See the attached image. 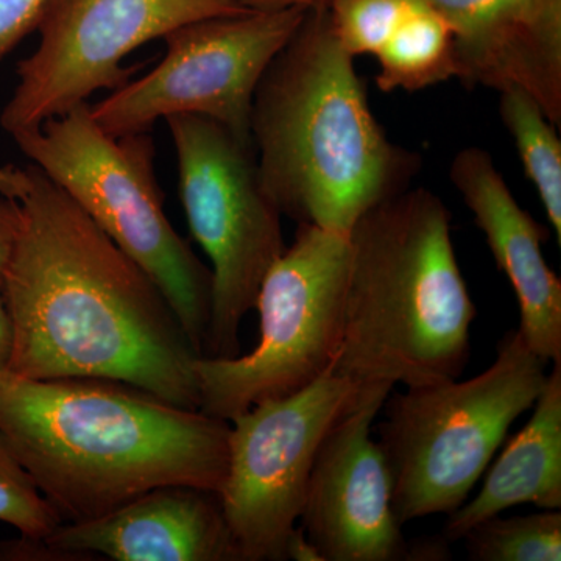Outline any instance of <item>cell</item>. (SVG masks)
<instances>
[{
  "mask_svg": "<svg viewBox=\"0 0 561 561\" xmlns=\"http://www.w3.org/2000/svg\"><path fill=\"white\" fill-rule=\"evenodd\" d=\"M393 387H365L321 442L300 527L323 561H401L409 545L391 507V478L371 426Z\"/></svg>",
  "mask_w": 561,
  "mask_h": 561,
  "instance_id": "7c38bea8",
  "label": "cell"
},
{
  "mask_svg": "<svg viewBox=\"0 0 561 561\" xmlns=\"http://www.w3.org/2000/svg\"><path fill=\"white\" fill-rule=\"evenodd\" d=\"M412 3L413 0H331L328 9L343 49L353 58L375 57Z\"/></svg>",
  "mask_w": 561,
  "mask_h": 561,
  "instance_id": "44dd1931",
  "label": "cell"
},
{
  "mask_svg": "<svg viewBox=\"0 0 561 561\" xmlns=\"http://www.w3.org/2000/svg\"><path fill=\"white\" fill-rule=\"evenodd\" d=\"M286 560L295 561H323L319 549L306 537L301 527H295L289 540L286 542Z\"/></svg>",
  "mask_w": 561,
  "mask_h": 561,
  "instance_id": "d4e9b609",
  "label": "cell"
},
{
  "mask_svg": "<svg viewBox=\"0 0 561 561\" xmlns=\"http://www.w3.org/2000/svg\"><path fill=\"white\" fill-rule=\"evenodd\" d=\"M20 203L2 195L0 197V273L9 261L18 227H20Z\"/></svg>",
  "mask_w": 561,
  "mask_h": 561,
  "instance_id": "603a6c76",
  "label": "cell"
},
{
  "mask_svg": "<svg viewBox=\"0 0 561 561\" xmlns=\"http://www.w3.org/2000/svg\"><path fill=\"white\" fill-rule=\"evenodd\" d=\"M0 523L20 531L22 538L44 541L61 524L31 474L22 467L0 434Z\"/></svg>",
  "mask_w": 561,
  "mask_h": 561,
  "instance_id": "ffe728a7",
  "label": "cell"
},
{
  "mask_svg": "<svg viewBox=\"0 0 561 561\" xmlns=\"http://www.w3.org/2000/svg\"><path fill=\"white\" fill-rule=\"evenodd\" d=\"M500 116L561 245V140L545 111L522 88L500 92Z\"/></svg>",
  "mask_w": 561,
  "mask_h": 561,
  "instance_id": "ac0fdd59",
  "label": "cell"
},
{
  "mask_svg": "<svg viewBox=\"0 0 561 561\" xmlns=\"http://www.w3.org/2000/svg\"><path fill=\"white\" fill-rule=\"evenodd\" d=\"M526 426L513 435L486 472L481 491L449 513L446 541H459L476 524L508 508L534 504L561 508V364H553Z\"/></svg>",
  "mask_w": 561,
  "mask_h": 561,
  "instance_id": "2e32d148",
  "label": "cell"
},
{
  "mask_svg": "<svg viewBox=\"0 0 561 561\" xmlns=\"http://www.w3.org/2000/svg\"><path fill=\"white\" fill-rule=\"evenodd\" d=\"M449 179L512 283L524 341L542 359L561 364V280L542 254L549 231L519 206L489 151L460 150Z\"/></svg>",
  "mask_w": 561,
  "mask_h": 561,
  "instance_id": "9a60e30c",
  "label": "cell"
},
{
  "mask_svg": "<svg viewBox=\"0 0 561 561\" xmlns=\"http://www.w3.org/2000/svg\"><path fill=\"white\" fill-rule=\"evenodd\" d=\"M230 431L131 383L0 375V434L61 523L99 518L154 486L220 494Z\"/></svg>",
  "mask_w": 561,
  "mask_h": 561,
  "instance_id": "7a4b0ae2",
  "label": "cell"
},
{
  "mask_svg": "<svg viewBox=\"0 0 561 561\" xmlns=\"http://www.w3.org/2000/svg\"><path fill=\"white\" fill-rule=\"evenodd\" d=\"M360 393L330 370L306 389L262 401L230 421L220 501L239 561L286 560L321 442Z\"/></svg>",
  "mask_w": 561,
  "mask_h": 561,
  "instance_id": "8fae6325",
  "label": "cell"
},
{
  "mask_svg": "<svg viewBox=\"0 0 561 561\" xmlns=\"http://www.w3.org/2000/svg\"><path fill=\"white\" fill-rule=\"evenodd\" d=\"M11 138L154 280L203 356L213 273L165 214L150 133L110 135L84 103Z\"/></svg>",
  "mask_w": 561,
  "mask_h": 561,
  "instance_id": "5b68a950",
  "label": "cell"
},
{
  "mask_svg": "<svg viewBox=\"0 0 561 561\" xmlns=\"http://www.w3.org/2000/svg\"><path fill=\"white\" fill-rule=\"evenodd\" d=\"M341 348L332 373L365 387L459 379L476 305L438 195L409 187L351 228Z\"/></svg>",
  "mask_w": 561,
  "mask_h": 561,
  "instance_id": "277c9868",
  "label": "cell"
},
{
  "mask_svg": "<svg viewBox=\"0 0 561 561\" xmlns=\"http://www.w3.org/2000/svg\"><path fill=\"white\" fill-rule=\"evenodd\" d=\"M168 122L181 205L210 260L213 301L205 354L239 356V331L256 305L265 275L287 249L283 214L261 183L253 144L209 117Z\"/></svg>",
  "mask_w": 561,
  "mask_h": 561,
  "instance_id": "ba28073f",
  "label": "cell"
},
{
  "mask_svg": "<svg viewBox=\"0 0 561 561\" xmlns=\"http://www.w3.org/2000/svg\"><path fill=\"white\" fill-rule=\"evenodd\" d=\"M11 323L5 300H3L2 273H0V375L9 368L11 354Z\"/></svg>",
  "mask_w": 561,
  "mask_h": 561,
  "instance_id": "484cf974",
  "label": "cell"
},
{
  "mask_svg": "<svg viewBox=\"0 0 561 561\" xmlns=\"http://www.w3.org/2000/svg\"><path fill=\"white\" fill-rule=\"evenodd\" d=\"M243 10L232 0H50L0 127L10 136L33 130L98 91L119 90L139 70L124 66L133 50L187 22Z\"/></svg>",
  "mask_w": 561,
  "mask_h": 561,
  "instance_id": "30bf717a",
  "label": "cell"
},
{
  "mask_svg": "<svg viewBox=\"0 0 561 561\" xmlns=\"http://www.w3.org/2000/svg\"><path fill=\"white\" fill-rule=\"evenodd\" d=\"M66 559L117 561H239L216 491L154 486L99 518L61 523L44 540Z\"/></svg>",
  "mask_w": 561,
  "mask_h": 561,
  "instance_id": "5bb4252c",
  "label": "cell"
},
{
  "mask_svg": "<svg viewBox=\"0 0 561 561\" xmlns=\"http://www.w3.org/2000/svg\"><path fill=\"white\" fill-rule=\"evenodd\" d=\"M474 561H560L561 512L502 518L491 516L463 535Z\"/></svg>",
  "mask_w": 561,
  "mask_h": 561,
  "instance_id": "d6986e66",
  "label": "cell"
},
{
  "mask_svg": "<svg viewBox=\"0 0 561 561\" xmlns=\"http://www.w3.org/2000/svg\"><path fill=\"white\" fill-rule=\"evenodd\" d=\"M239 7L253 11H279L289 9H316L330 5L331 0H232Z\"/></svg>",
  "mask_w": 561,
  "mask_h": 561,
  "instance_id": "cb8c5ba5",
  "label": "cell"
},
{
  "mask_svg": "<svg viewBox=\"0 0 561 561\" xmlns=\"http://www.w3.org/2000/svg\"><path fill=\"white\" fill-rule=\"evenodd\" d=\"M548 364L513 330L481 375L405 387L387 398L378 443L398 522L449 515L468 501L512 424L540 397Z\"/></svg>",
  "mask_w": 561,
  "mask_h": 561,
  "instance_id": "8992f818",
  "label": "cell"
},
{
  "mask_svg": "<svg viewBox=\"0 0 561 561\" xmlns=\"http://www.w3.org/2000/svg\"><path fill=\"white\" fill-rule=\"evenodd\" d=\"M0 560H2V553H0Z\"/></svg>",
  "mask_w": 561,
  "mask_h": 561,
  "instance_id": "f1b7e54d",
  "label": "cell"
},
{
  "mask_svg": "<svg viewBox=\"0 0 561 561\" xmlns=\"http://www.w3.org/2000/svg\"><path fill=\"white\" fill-rule=\"evenodd\" d=\"M50 0H0V61L38 27Z\"/></svg>",
  "mask_w": 561,
  "mask_h": 561,
  "instance_id": "7402d4cb",
  "label": "cell"
},
{
  "mask_svg": "<svg viewBox=\"0 0 561 561\" xmlns=\"http://www.w3.org/2000/svg\"><path fill=\"white\" fill-rule=\"evenodd\" d=\"M448 22L465 88H522L561 127V0H423Z\"/></svg>",
  "mask_w": 561,
  "mask_h": 561,
  "instance_id": "4fadbf2b",
  "label": "cell"
},
{
  "mask_svg": "<svg viewBox=\"0 0 561 561\" xmlns=\"http://www.w3.org/2000/svg\"><path fill=\"white\" fill-rule=\"evenodd\" d=\"M21 172L20 227L2 271L7 371L111 379L201 411V353L160 287L46 173Z\"/></svg>",
  "mask_w": 561,
  "mask_h": 561,
  "instance_id": "6da1fadb",
  "label": "cell"
},
{
  "mask_svg": "<svg viewBox=\"0 0 561 561\" xmlns=\"http://www.w3.org/2000/svg\"><path fill=\"white\" fill-rule=\"evenodd\" d=\"M375 57L379 62L376 87L382 92L423 91L456 79L451 27L423 0H413Z\"/></svg>",
  "mask_w": 561,
  "mask_h": 561,
  "instance_id": "e0dca14e",
  "label": "cell"
},
{
  "mask_svg": "<svg viewBox=\"0 0 561 561\" xmlns=\"http://www.w3.org/2000/svg\"><path fill=\"white\" fill-rule=\"evenodd\" d=\"M350 257L348 234L298 225L294 243L262 280L254 305L261 320L256 348L195 362L203 413L231 421L332 370L342 342Z\"/></svg>",
  "mask_w": 561,
  "mask_h": 561,
  "instance_id": "52a82bcc",
  "label": "cell"
},
{
  "mask_svg": "<svg viewBox=\"0 0 561 561\" xmlns=\"http://www.w3.org/2000/svg\"><path fill=\"white\" fill-rule=\"evenodd\" d=\"M22 184L21 169L0 168V194L18 201Z\"/></svg>",
  "mask_w": 561,
  "mask_h": 561,
  "instance_id": "83f0119b",
  "label": "cell"
},
{
  "mask_svg": "<svg viewBox=\"0 0 561 561\" xmlns=\"http://www.w3.org/2000/svg\"><path fill=\"white\" fill-rule=\"evenodd\" d=\"M306 11L243 10L187 22L162 38L164 57L149 73L90 103L92 117L110 135L124 136L195 114L251 144L254 92Z\"/></svg>",
  "mask_w": 561,
  "mask_h": 561,
  "instance_id": "9c48e42d",
  "label": "cell"
},
{
  "mask_svg": "<svg viewBox=\"0 0 561 561\" xmlns=\"http://www.w3.org/2000/svg\"><path fill=\"white\" fill-rule=\"evenodd\" d=\"M328 5L306 11L254 92L250 136L261 183L283 217L350 234L411 187L419 151L391 142Z\"/></svg>",
  "mask_w": 561,
  "mask_h": 561,
  "instance_id": "3957f363",
  "label": "cell"
},
{
  "mask_svg": "<svg viewBox=\"0 0 561 561\" xmlns=\"http://www.w3.org/2000/svg\"><path fill=\"white\" fill-rule=\"evenodd\" d=\"M448 541L445 538L421 542V545L409 546L408 560H446L449 559Z\"/></svg>",
  "mask_w": 561,
  "mask_h": 561,
  "instance_id": "4316f807",
  "label": "cell"
}]
</instances>
